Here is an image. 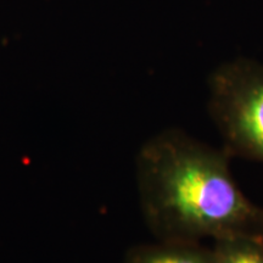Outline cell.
I'll return each instance as SVG.
<instances>
[{
    "instance_id": "cell-1",
    "label": "cell",
    "mask_w": 263,
    "mask_h": 263,
    "mask_svg": "<svg viewBox=\"0 0 263 263\" xmlns=\"http://www.w3.org/2000/svg\"><path fill=\"white\" fill-rule=\"evenodd\" d=\"M229 155L180 129H166L140 147L136 177L141 212L159 241L201 242L257 233L263 209L230 173Z\"/></svg>"
},
{
    "instance_id": "cell-2",
    "label": "cell",
    "mask_w": 263,
    "mask_h": 263,
    "mask_svg": "<svg viewBox=\"0 0 263 263\" xmlns=\"http://www.w3.org/2000/svg\"><path fill=\"white\" fill-rule=\"evenodd\" d=\"M209 111L229 156L263 164V64L223 62L209 78Z\"/></svg>"
},
{
    "instance_id": "cell-3",
    "label": "cell",
    "mask_w": 263,
    "mask_h": 263,
    "mask_svg": "<svg viewBox=\"0 0 263 263\" xmlns=\"http://www.w3.org/2000/svg\"><path fill=\"white\" fill-rule=\"evenodd\" d=\"M124 263H216L211 248L201 242L159 241L138 245L127 252Z\"/></svg>"
},
{
    "instance_id": "cell-4",
    "label": "cell",
    "mask_w": 263,
    "mask_h": 263,
    "mask_svg": "<svg viewBox=\"0 0 263 263\" xmlns=\"http://www.w3.org/2000/svg\"><path fill=\"white\" fill-rule=\"evenodd\" d=\"M216 263H263V241L255 233H239L213 240Z\"/></svg>"
},
{
    "instance_id": "cell-5",
    "label": "cell",
    "mask_w": 263,
    "mask_h": 263,
    "mask_svg": "<svg viewBox=\"0 0 263 263\" xmlns=\"http://www.w3.org/2000/svg\"><path fill=\"white\" fill-rule=\"evenodd\" d=\"M256 234H257V235L259 236V239H261L262 241H263V219H262V222H261V226H259V228H258L257 233H256Z\"/></svg>"
}]
</instances>
